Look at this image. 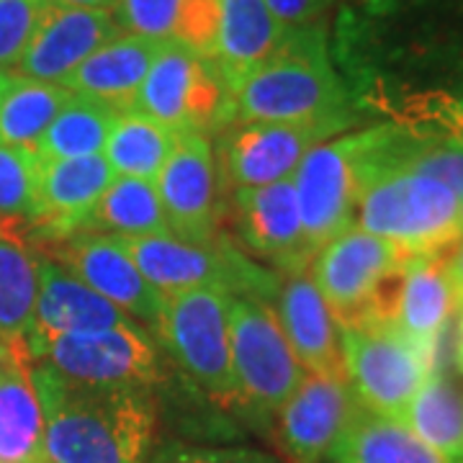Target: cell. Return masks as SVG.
<instances>
[{
  "label": "cell",
  "mask_w": 463,
  "mask_h": 463,
  "mask_svg": "<svg viewBox=\"0 0 463 463\" xmlns=\"http://www.w3.org/2000/svg\"><path fill=\"white\" fill-rule=\"evenodd\" d=\"M340 57L350 96L383 124L463 145V0L350 5Z\"/></svg>",
  "instance_id": "6da1fadb"
},
{
  "label": "cell",
  "mask_w": 463,
  "mask_h": 463,
  "mask_svg": "<svg viewBox=\"0 0 463 463\" xmlns=\"http://www.w3.org/2000/svg\"><path fill=\"white\" fill-rule=\"evenodd\" d=\"M32 381L44 414L50 463H147L157 410L142 386H90L36 364Z\"/></svg>",
  "instance_id": "7a4b0ae2"
},
{
  "label": "cell",
  "mask_w": 463,
  "mask_h": 463,
  "mask_svg": "<svg viewBox=\"0 0 463 463\" xmlns=\"http://www.w3.org/2000/svg\"><path fill=\"white\" fill-rule=\"evenodd\" d=\"M355 118L325 26L286 33L283 44L232 93L230 124H343Z\"/></svg>",
  "instance_id": "3957f363"
},
{
  "label": "cell",
  "mask_w": 463,
  "mask_h": 463,
  "mask_svg": "<svg viewBox=\"0 0 463 463\" xmlns=\"http://www.w3.org/2000/svg\"><path fill=\"white\" fill-rule=\"evenodd\" d=\"M353 224L394 242L407 255L440 252L461 240L463 201L435 178L371 165L364 157Z\"/></svg>",
  "instance_id": "277c9868"
},
{
  "label": "cell",
  "mask_w": 463,
  "mask_h": 463,
  "mask_svg": "<svg viewBox=\"0 0 463 463\" xmlns=\"http://www.w3.org/2000/svg\"><path fill=\"white\" fill-rule=\"evenodd\" d=\"M137 268L163 297L191 288H219L230 297L270 301L279 297V279L232 245L185 242L175 234L118 237Z\"/></svg>",
  "instance_id": "5b68a950"
},
{
  "label": "cell",
  "mask_w": 463,
  "mask_h": 463,
  "mask_svg": "<svg viewBox=\"0 0 463 463\" xmlns=\"http://www.w3.org/2000/svg\"><path fill=\"white\" fill-rule=\"evenodd\" d=\"M340 347L347 386L358 407L392 420H399L432 371H438V355L392 322H364L340 330Z\"/></svg>",
  "instance_id": "8992f818"
},
{
  "label": "cell",
  "mask_w": 463,
  "mask_h": 463,
  "mask_svg": "<svg viewBox=\"0 0 463 463\" xmlns=\"http://www.w3.org/2000/svg\"><path fill=\"white\" fill-rule=\"evenodd\" d=\"M230 355L237 410L252 417H276L304 379L276 312L258 298L232 297Z\"/></svg>",
  "instance_id": "52a82bcc"
},
{
  "label": "cell",
  "mask_w": 463,
  "mask_h": 463,
  "mask_svg": "<svg viewBox=\"0 0 463 463\" xmlns=\"http://www.w3.org/2000/svg\"><path fill=\"white\" fill-rule=\"evenodd\" d=\"M230 294L219 288L167 294L155 330L183 373L219 407H237L230 355Z\"/></svg>",
  "instance_id": "ba28073f"
},
{
  "label": "cell",
  "mask_w": 463,
  "mask_h": 463,
  "mask_svg": "<svg viewBox=\"0 0 463 463\" xmlns=\"http://www.w3.org/2000/svg\"><path fill=\"white\" fill-rule=\"evenodd\" d=\"M132 109L175 134H209L216 127H230L232 93L214 60L167 42L149 67Z\"/></svg>",
  "instance_id": "9c48e42d"
},
{
  "label": "cell",
  "mask_w": 463,
  "mask_h": 463,
  "mask_svg": "<svg viewBox=\"0 0 463 463\" xmlns=\"http://www.w3.org/2000/svg\"><path fill=\"white\" fill-rule=\"evenodd\" d=\"M368 145L371 127L325 139L307 152L291 178L297 191L304 245L312 260L330 240L353 227Z\"/></svg>",
  "instance_id": "30bf717a"
},
{
  "label": "cell",
  "mask_w": 463,
  "mask_h": 463,
  "mask_svg": "<svg viewBox=\"0 0 463 463\" xmlns=\"http://www.w3.org/2000/svg\"><path fill=\"white\" fill-rule=\"evenodd\" d=\"M62 379L90 386L152 389L160 376V355L142 325L129 322L109 330L60 335L33 358Z\"/></svg>",
  "instance_id": "8fae6325"
},
{
  "label": "cell",
  "mask_w": 463,
  "mask_h": 463,
  "mask_svg": "<svg viewBox=\"0 0 463 463\" xmlns=\"http://www.w3.org/2000/svg\"><path fill=\"white\" fill-rule=\"evenodd\" d=\"M407 258L410 255L394 242L353 224L317 252L309 263V276L337 327L347 330L368 322L371 298L379 283Z\"/></svg>",
  "instance_id": "7c38bea8"
},
{
  "label": "cell",
  "mask_w": 463,
  "mask_h": 463,
  "mask_svg": "<svg viewBox=\"0 0 463 463\" xmlns=\"http://www.w3.org/2000/svg\"><path fill=\"white\" fill-rule=\"evenodd\" d=\"M52 260L109 298L137 325L157 330L163 294L142 276L118 237L100 232L72 234L52 245Z\"/></svg>",
  "instance_id": "4fadbf2b"
},
{
  "label": "cell",
  "mask_w": 463,
  "mask_h": 463,
  "mask_svg": "<svg viewBox=\"0 0 463 463\" xmlns=\"http://www.w3.org/2000/svg\"><path fill=\"white\" fill-rule=\"evenodd\" d=\"M345 129L343 124H230L219 145L224 178L237 191L288 181L309 149Z\"/></svg>",
  "instance_id": "5bb4252c"
},
{
  "label": "cell",
  "mask_w": 463,
  "mask_h": 463,
  "mask_svg": "<svg viewBox=\"0 0 463 463\" xmlns=\"http://www.w3.org/2000/svg\"><path fill=\"white\" fill-rule=\"evenodd\" d=\"M152 183L170 232L185 242H212L216 214V160L209 137L201 132L181 134Z\"/></svg>",
  "instance_id": "9a60e30c"
},
{
  "label": "cell",
  "mask_w": 463,
  "mask_h": 463,
  "mask_svg": "<svg viewBox=\"0 0 463 463\" xmlns=\"http://www.w3.org/2000/svg\"><path fill=\"white\" fill-rule=\"evenodd\" d=\"M358 410L347 379L304 373L297 392L281 407L279 443L291 463H322L330 458Z\"/></svg>",
  "instance_id": "2e32d148"
},
{
  "label": "cell",
  "mask_w": 463,
  "mask_h": 463,
  "mask_svg": "<svg viewBox=\"0 0 463 463\" xmlns=\"http://www.w3.org/2000/svg\"><path fill=\"white\" fill-rule=\"evenodd\" d=\"M121 32L111 11L50 3L14 75L65 83L93 52Z\"/></svg>",
  "instance_id": "e0dca14e"
},
{
  "label": "cell",
  "mask_w": 463,
  "mask_h": 463,
  "mask_svg": "<svg viewBox=\"0 0 463 463\" xmlns=\"http://www.w3.org/2000/svg\"><path fill=\"white\" fill-rule=\"evenodd\" d=\"M129 322H134L132 317L124 315L109 298L96 294L62 265L39 258L36 309L32 327L24 337L32 358H36L39 350L60 335L99 332Z\"/></svg>",
  "instance_id": "ac0fdd59"
},
{
  "label": "cell",
  "mask_w": 463,
  "mask_h": 463,
  "mask_svg": "<svg viewBox=\"0 0 463 463\" xmlns=\"http://www.w3.org/2000/svg\"><path fill=\"white\" fill-rule=\"evenodd\" d=\"M234 199L240 219L237 227L250 252L288 273L307 270L312 255L304 245L297 191L291 178L260 188H240Z\"/></svg>",
  "instance_id": "d6986e66"
},
{
  "label": "cell",
  "mask_w": 463,
  "mask_h": 463,
  "mask_svg": "<svg viewBox=\"0 0 463 463\" xmlns=\"http://www.w3.org/2000/svg\"><path fill=\"white\" fill-rule=\"evenodd\" d=\"M276 317L281 330L307 373L345 379L340 327L327 309L317 283L307 270L288 273L279 286Z\"/></svg>",
  "instance_id": "ffe728a7"
},
{
  "label": "cell",
  "mask_w": 463,
  "mask_h": 463,
  "mask_svg": "<svg viewBox=\"0 0 463 463\" xmlns=\"http://www.w3.org/2000/svg\"><path fill=\"white\" fill-rule=\"evenodd\" d=\"M114 178V167L103 155L39 160V219L33 227L50 234L54 242L80 234L100 194Z\"/></svg>",
  "instance_id": "44dd1931"
},
{
  "label": "cell",
  "mask_w": 463,
  "mask_h": 463,
  "mask_svg": "<svg viewBox=\"0 0 463 463\" xmlns=\"http://www.w3.org/2000/svg\"><path fill=\"white\" fill-rule=\"evenodd\" d=\"M448 252L410 255L402 268L394 327L404 332L417 345L428 347L438 355V340L448 327L458 301L448 276Z\"/></svg>",
  "instance_id": "7402d4cb"
},
{
  "label": "cell",
  "mask_w": 463,
  "mask_h": 463,
  "mask_svg": "<svg viewBox=\"0 0 463 463\" xmlns=\"http://www.w3.org/2000/svg\"><path fill=\"white\" fill-rule=\"evenodd\" d=\"M165 44L167 42L118 32L93 52L62 85L75 96L103 100L118 111H127L132 109L149 67L155 65Z\"/></svg>",
  "instance_id": "603a6c76"
},
{
  "label": "cell",
  "mask_w": 463,
  "mask_h": 463,
  "mask_svg": "<svg viewBox=\"0 0 463 463\" xmlns=\"http://www.w3.org/2000/svg\"><path fill=\"white\" fill-rule=\"evenodd\" d=\"M286 29L265 0H219L214 65L234 93L283 44Z\"/></svg>",
  "instance_id": "cb8c5ba5"
},
{
  "label": "cell",
  "mask_w": 463,
  "mask_h": 463,
  "mask_svg": "<svg viewBox=\"0 0 463 463\" xmlns=\"http://www.w3.org/2000/svg\"><path fill=\"white\" fill-rule=\"evenodd\" d=\"M111 14L121 32L214 57L219 0H116Z\"/></svg>",
  "instance_id": "d4e9b609"
},
{
  "label": "cell",
  "mask_w": 463,
  "mask_h": 463,
  "mask_svg": "<svg viewBox=\"0 0 463 463\" xmlns=\"http://www.w3.org/2000/svg\"><path fill=\"white\" fill-rule=\"evenodd\" d=\"M365 163L402 167L435 178L463 201V145L443 137H420L394 124H376Z\"/></svg>",
  "instance_id": "484cf974"
},
{
  "label": "cell",
  "mask_w": 463,
  "mask_h": 463,
  "mask_svg": "<svg viewBox=\"0 0 463 463\" xmlns=\"http://www.w3.org/2000/svg\"><path fill=\"white\" fill-rule=\"evenodd\" d=\"M332 463H450L407 425L358 407L330 453Z\"/></svg>",
  "instance_id": "4316f807"
},
{
  "label": "cell",
  "mask_w": 463,
  "mask_h": 463,
  "mask_svg": "<svg viewBox=\"0 0 463 463\" xmlns=\"http://www.w3.org/2000/svg\"><path fill=\"white\" fill-rule=\"evenodd\" d=\"M399 422L450 463H463V386L443 371L432 376L399 414Z\"/></svg>",
  "instance_id": "83f0119b"
},
{
  "label": "cell",
  "mask_w": 463,
  "mask_h": 463,
  "mask_svg": "<svg viewBox=\"0 0 463 463\" xmlns=\"http://www.w3.org/2000/svg\"><path fill=\"white\" fill-rule=\"evenodd\" d=\"M0 463H50L32 365L0 376Z\"/></svg>",
  "instance_id": "f1b7e54d"
},
{
  "label": "cell",
  "mask_w": 463,
  "mask_h": 463,
  "mask_svg": "<svg viewBox=\"0 0 463 463\" xmlns=\"http://www.w3.org/2000/svg\"><path fill=\"white\" fill-rule=\"evenodd\" d=\"M83 232H100L114 237H149L173 234L160 206L155 183L145 178L116 175L100 194L99 203L85 222Z\"/></svg>",
  "instance_id": "f546056e"
},
{
  "label": "cell",
  "mask_w": 463,
  "mask_h": 463,
  "mask_svg": "<svg viewBox=\"0 0 463 463\" xmlns=\"http://www.w3.org/2000/svg\"><path fill=\"white\" fill-rule=\"evenodd\" d=\"M70 96L72 93L65 85L32 80L11 72V80L0 90V142L33 149Z\"/></svg>",
  "instance_id": "4dcf8cb0"
},
{
  "label": "cell",
  "mask_w": 463,
  "mask_h": 463,
  "mask_svg": "<svg viewBox=\"0 0 463 463\" xmlns=\"http://www.w3.org/2000/svg\"><path fill=\"white\" fill-rule=\"evenodd\" d=\"M118 109L85 96H70L60 114L54 116L50 129L33 147L42 163L50 160H70V157H88L103 155V147L114 132Z\"/></svg>",
  "instance_id": "1f68e13d"
},
{
  "label": "cell",
  "mask_w": 463,
  "mask_h": 463,
  "mask_svg": "<svg viewBox=\"0 0 463 463\" xmlns=\"http://www.w3.org/2000/svg\"><path fill=\"white\" fill-rule=\"evenodd\" d=\"M178 137L181 134L167 129L147 114L127 109L116 118L114 132L103 147V157L114 167L116 175L155 181L175 147Z\"/></svg>",
  "instance_id": "d6a6232c"
},
{
  "label": "cell",
  "mask_w": 463,
  "mask_h": 463,
  "mask_svg": "<svg viewBox=\"0 0 463 463\" xmlns=\"http://www.w3.org/2000/svg\"><path fill=\"white\" fill-rule=\"evenodd\" d=\"M39 258L14 234L0 230V337L24 340L33 322Z\"/></svg>",
  "instance_id": "836d02e7"
},
{
  "label": "cell",
  "mask_w": 463,
  "mask_h": 463,
  "mask_svg": "<svg viewBox=\"0 0 463 463\" xmlns=\"http://www.w3.org/2000/svg\"><path fill=\"white\" fill-rule=\"evenodd\" d=\"M39 219V157L33 149L0 142V222L36 224Z\"/></svg>",
  "instance_id": "e575fe53"
},
{
  "label": "cell",
  "mask_w": 463,
  "mask_h": 463,
  "mask_svg": "<svg viewBox=\"0 0 463 463\" xmlns=\"http://www.w3.org/2000/svg\"><path fill=\"white\" fill-rule=\"evenodd\" d=\"M52 0H0V67H16Z\"/></svg>",
  "instance_id": "d590c367"
},
{
  "label": "cell",
  "mask_w": 463,
  "mask_h": 463,
  "mask_svg": "<svg viewBox=\"0 0 463 463\" xmlns=\"http://www.w3.org/2000/svg\"><path fill=\"white\" fill-rule=\"evenodd\" d=\"M147 463H279L273 456L252 448H209V446H185L170 443L160 448Z\"/></svg>",
  "instance_id": "8d00e7d4"
},
{
  "label": "cell",
  "mask_w": 463,
  "mask_h": 463,
  "mask_svg": "<svg viewBox=\"0 0 463 463\" xmlns=\"http://www.w3.org/2000/svg\"><path fill=\"white\" fill-rule=\"evenodd\" d=\"M273 16L283 24L286 32H297L307 26L322 24V18L330 14L337 0H265Z\"/></svg>",
  "instance_id": "74e56055"
},
{
  "label": "cell",
  "mask_w": 463,
  "mask_h": 463,
  "mask_svg": "<svg viewBox=\"0 0 463 463\" xmlns=\"http://www.w3.org/2000/svg\"><path fill=\"white\" fill-rule=\"evenodd\" d=\"M32 355H29V347L26 340H5L0 337V376L14 371L18 365H29Z\"/></svg>",
  "instance_id": "f35d334b"
},
{
  "label": "cell",
  "mask_w": 463,
  "mask_h": 463,
  "mask_svg": "<svg viewBox=\"0 0 463 463\" xmlns=\"http://www.w3.org/2000/svg\"><path fill=\"white\" fill-rule=\"evenodd\" d=\"M448 276H450V286H453V294L458 301V309H463V234L448 252Z\"/></svg>",
  "instance_id": "ab89813d"
},
{
  "label": "cell",
  "mask_w": 463,
  "mask_h": 463,
  "mask_svg": "<svg viewBox=\"0 0 463 463\" xmlns=\"http://www.w3.org/2000/svg\"><path fill=\"white\" fill-rule=\"evenodd\" d=\"M52 3H60V5H75V8H103V11H111L116 0H52Z\"/></svg>",
  "instance_id": "60d3db41"
},
{
  "label": "cell",
  "mask_w": 463,
  "mask_h": 463,
  "mask_svg": "<svg viewBox=\"0 0 463 463\" xmlns=\"http://www.w3.org/2000/svg\"><path fill=\"white\" fill-rule=\"evenodd\" d=\"M456 361H458V368L463 373V309H461V319H458V340H456Z\"/></svg>",
  "instance_id": "b9f144b4"
},
{
  "label": "cell",
  "mask_w": 463,
  "mask_h": 463,
  "mask_svg": "<svg viewBox=\"0 0 463 463\" xmlns=\"http://www.w3.org/2000/svg\"><path fill=\"white\" fill-rule=\"evenodd\" d=\"M8 80H11V70H3L0 67V90H3V85L8 83Z\"/></svg>",
  "instance_id": "7bdbcfd3"
},
{
  "label": "cell",
  "mask_w": 463,
  "mask_h": 463,
  "mask_svg": "<svg viewBox=\"0 0 463 463\" xmlns=\"http://www.w3.org/2000/svg\"><path fill=\"white\" fill-rule=\"evenodd\" d=\"M376 3H386V0H350V5H376Z\"/></svg>",
  "instance_id": "ee69618b"
},
{
  "label": "cell",
  "mask_w": 463,
  "mask_h": 463,
  "mask_svg": "<svg viewBox=\"0 0 463 463\" xmlns=\"http://www.w3.org/2000/svg\"><path fill=\"white\" fill-rule=\"evenodd\" d=\"M0 230H3V227H0Z\"/></svg>",
  "instance_id": "f6af8a7d"
}]
</instances>
